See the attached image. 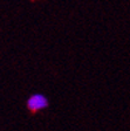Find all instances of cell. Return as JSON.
Here are the masks:
<instances>
[{
	"label": "cell",
	"mask_w": 130,
	"mask_h": 131,
	"mask_svg": "<svg viewBox=\"0 0 130 131\" xmlns=\"http://www.w3.org/2000/svg\"><path fill=\"white\" fill-rule=\"evenodd\" d=\"M48 98L42 94H33L27 100V108L32 112H36L48 106Z\"/></svg>",
	"instance_id": "obj_1"
}]
</instances>
